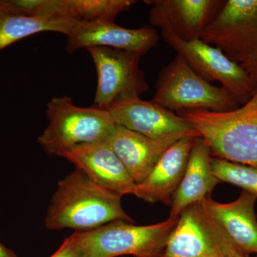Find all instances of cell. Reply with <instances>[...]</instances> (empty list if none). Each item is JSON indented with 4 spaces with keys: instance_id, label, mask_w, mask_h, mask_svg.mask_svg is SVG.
<instances>
[{
    "instance_id": "6da1fadb",
    "label": "cell",
    "mask_w": 257,
    "mask_h": 257,
    "mask_svg": "<svg viewBox=\"0 0 257 257\" xmlns=\"http://www.w3.org/2000/svg\"><path fill=\"white\" fill-rule=\"evenodd\" d=\"M120 196L103 188L76 168L59 182L52 196L45 226L49 229L89 231L112 221L133 222Z\"/></svg>"
},
{
    "instance_id": "7a4b0ae2",
    "label": "cell",
    "mask_w": 257,
    "mask_h": 257,
    "mask_svg": "<svg viewBox=\"0 0 257 257\" xmlns=\"http://www.w3.org/2000/svg\"><path fill=\"white\" fill-rule=\"evenodd\" d=\"M181 115L216 158L257 168V92L234 110L193 109Z\"/></svg>"
},
{
    "instance_id": "3957f363",
    "label": "cell",
    "mask_w": 257,
    "mask_h": 257,
    "mask_svg": "<svg viewBox=\"0 0 257 257\" xmlns=\"http://www.w3.org/2000/svg\"><path fill=\"white\" fill-rule=\"evenodd\" d=\"M49 124L38 142L49 155L62 157L76 147L106 141L116 124L108 109L79 107L72 99L54 97L47 104Z\"/></svg>"
},
{
    "instance_id": "277c9868",
    "label": "cell",
    "mask_w": 257,
    "mask_h": 257,
    "mask_svg": "<svg viewBox=\"0 0 257 257\" xmlns=\"http://www.w3.org/2000/svg\"><path fill=\"white\" fill-rule=\"evenodd\" d=\"M178 219L169 217L145 226L118 220L89 231H77L70 236L82 257H162Z\"/></svg>"
},
{
    "instance_id": "5b68a950",
    "label": "cell",
    "mask_w": 257,
    "mask_h": 257,
    "mask_svg": "<svg viewBox=\"0 0 257 257\" xmlns=\"http://www.w3.org/2000/svg\"><path fill=\"white\" fill-rule=\"evenodd\" d=\"M201 40L241 67L257 92V0H227Z\"/></svg>"
},
{
    "instance_id": "8992f818",
    "label": "cell",
    "mask_w": 257,
    "mask_h": 257,
    "mask_svg": "<svg viewBox=\"0 0 257 257\" xmlns=\"http://www.w3.org/2000/svg\"><path fill=\"white\" fill-rule=\"evenodd\" d=\"M151 101L172 111H228L240 106L226 89L203 79L179 55L161 71Z\"/></svg>"
},
{
    "instance_id": "52a82bcc",
    "label": "cell",
    "mask_w": 257,
    "mask_h": 257,
    "mask_svg": "<svg viewBox=\"0 0 257 257\" xmlns=\"http://www.w3.org/2000/svg\"><path fill=\"white\" fill-rule=\"evenodd\" d=\"M153 26L162 28L164 40L182 56L189 65L207 82L217 81L240 106L249 101L256 93L251 79L237 64L229 60L220 49L201 39L186 40L176 35L167 22L150 16Z\"/></svg>"
},
{
    "instance_id": "ba28073f",
    "label": "cell",
    "mask_w": 257,
    "mask_h": 257,
    "mask_svg": "<svg viewBox=\"0 0 257 257\" xmlns=\"http://www.w3.org/2000/svg\"><path fill=\"white\" fill-rule=\"evenodd\" d=\"M87 50L97 73L93 105L107 109L115 101L140 97L148 90V83L140 68V55L109 47H89Z\"/></svg>"
},
{
    "instance_id": "9c48e42d",
    "label": "cell",
    "mask_w": 257,
    "mask_h": 257,
    "mask_svg": "<svg viewBox=\"0 0 257 257\" xmlns=\"http://www.w3.org/2000/svg\"><path fill=\"white\" fill-rule=\"evenodd\" d=\"M107 109L116 124L152 140L178 141L199 138L185 118L152 101L128 98L115 101Z\"/></svg>"
},
{
    "instance_id": "30bf717a",
    "label": "cell",
    "mask_w": 257,
    "mask_h": 257,
    "mask_svg": "<svg viewBox=\"0 0 257 257\" xmlns=\"http://www.w3.org/2000/svg\"><path fill=\"white\" fill-rule=\"evenodd\" d=\"M66 36L69 52L102 47L128 51L140 57L156 46L159 40L158 34L153 27L127 29L109 20L75 22Z\"/></svg>"
},
{
    "instance_id": "8fae6325",
    "label": "cell",
    "mask_w": 257,
    "mask_h": 257,
    "mask_svg": "<svg viewBox=\"0 0 257 257\" xmlns=\"http://www.w3.org/2000/svg\"><path fill=\"white\" fill-rule=\"evenodd\" d=\"M61 157L103 188L120 197L135 195L137 184L106 141L76 147Z\"/></svg>"
},
{
    "instance_id": "7c38bea8",
    "label": "cell",
    "mask_w": 257,
    "mask_h": 257,
    "mask_svg": "<svg viewBox=\"0 0 257 257\" xmlns=\"http://www.w3.org/2000/svg\"><path fill=\"white\" fill-rule=\"evenodd\" d=\"M256 200V194L243 190L234 202L223 204L209 195L199 204L239 251L257 255Z\"/></svg>"
},
{
    "instance_id": "4fadbf2b",
    "label": "cell",
    "mask_w": 257,
    "mask_h": 257,
    "mask_svg": "<svg viewBox=\"0 0 257 257\" xmlns=\"http://www.w3.org/2000/svg\"><path fill=\"white\" fill-rule=\"evenodd\" d=\"M195 139L183 138L169 147L147 178L137 184L135 196L152 204H170L183 178Z\"/></svg>"
},
{
    "instance_id": "5bb4252c",
    "label": "cell",
    "mask_w": 257,
    "mask_h": 257,
    "mask_svg": "<svg viewBox=\"0 0 257 257\" xmlns=\"http://www.w3.org/2000/svg\"><path fill=\"white\" fill-rule=\"evenodd\" d=\"M137 184L141 183L175 140H155L116 124L106 140Z\"/></svg>"
},
{
    "instance_id": "9a60e30c",
    "label": "cell",
    "mask_w": 257,
    "mask_h": 257,
    "mask_svg": "<svg viewBox=\"0 0 257 257\" xmlns=\"http://www.w3.org/2000/svg\"><path fill=\"white\" fill-rule=\"evenodd\" d=\"M136 3L135 0H26L24 9L34 18L114 21L118 15Z\"/></svg>"
},
{
    "instance_id": "2e32d148",
    "label": "cell",
    "mask_w": 257,
    "mask_h": 257,
    "mask_svg": "<svg viewBox=\"0 0 257 257\" xmlns=\"http://www.w3.org/2000/svg\"><path fill=\"white\" fill-rule=\"evenodd\" d=\"M153 5L150 16L169 23L176 35L186 40L201 39L203 32L220 10L224 1L216 0H158L146 1Z\"/></svg>"
},
{
    "instance_id": "e0dca14e",
    "label": "cell",
    "mask_w": 257,
    "mask_h": 257,
    "mask_svg": "<svg viewBox=\"0 0 257 257\" xmlns=\"http://www.w3.org/2000/svg\"><path fill=\"white\" fill-rule=\"evenodd\" d=\"M211 152L202 138L194 140L183 178L171 203L170 216L179 218L192 204L205 199L219 180L211 170Z\"/></svg>"
},
{
    "instance_id": "ac0fdd59",
    "label": "cell",
    "mask_w": 257,
    "mask_h": 257,
    "mask_svg": "<svg viewBox=\"0 0 257 257\" xmlns=\"http://www.w3.org/2000/svg\"><path fill=\"white\" fill-rule=\"evenodd\" d=\"M218 253L199 203L189 206L179 215L163 257H212Z\"/></svg>"
},
{
    "instance_id": "d6986e66",
    "label": "cell",
    "mask_w": 257,
    "mask_h": 257,
    "mask_svg": "<svg viewBox=\"0 0 257 257\" xmlns=\"http://www.w3.org/2000/svg\"><path fill=\"white\" fill-rule=\"evenodd\" d=\"M75 22L27 16L13 10L7 0H0V51L40 32H59L67 35Z\"/></svg>"
},
{
    "instance_id": "ffe728a7",
    "label": "cell",
    "mask_w": 257,
    "mask_h": 257,
    "mask_svg": "<svg viewBox=\"0 0 257 257\" xmlns=\"http://www.w3.org/2000/svg\"><path fill=\"white\" fill-rule=\"evenodd\" d=\"M211 170L219 182H227L257 195V168L220 158L211 159Z\"/></svg>"
},
{
    "instance_id": "44dd1931",
    "label": "cell",
    "mask_w": 257,
    "mask_h": 257,
    "mask_svg": "<svg viewBox=\"0 0 257 257\" xmlns=\"http://www.w3.org/2000/svg\"><path fill=\"white\" fill-rule=\"evenodd\" d=\"M202 209L204 220L209 229V232L214 239V243L221 257H247L246 255L243 254L239 251L229 239L226 237V235L223 232L222 230L219 228L217 224L213 220L209 214L203 209L202 206L199 204Z\"/></svg>"
},
{
    "instance_id": "7402d4cb",
    "label": "cell",
    "mask_w": 257,
    "mask_h": 257,
    "mask_svg": "<svg viewBox=\"0 0 257 257\" xmlns=\"http://www.w3.org/2000/svg\"><path fill=\"white\" fill-rule=\"evenodd\" d=\"M50 257H82V255L72 238L69 236Z\"/></svg>"
},
{
    "instance_id": "603a6c76",
    "label": "cell",
    "mask_w": 257,
    "mask_h": 257,
    "mask_svg": "<svg viewBox=\"0 0 257 257\" xmlns=\"http://www.w3.org/2000/svg\"><path fill=\"white\" fill-rule=\"evenodd\" d=\"M0 257H18L10 248H7L3 243H0Z\"/></svg>"
},
{
    "instance_id": "cb8c5ba5",
    "label": "cell",
    "mask_w": 257,
    "mask_h": 257,
    "mask_svg": "<svg viewBox=\"0 0 257 257\" xmlns=\"http://www.w3.org/2000/svg\"><path fill=\"white\" fill-rule=\"evenodd\" d=\"M218 252H219V251H218ZM212 257H221V255L219 254V253H218L217 254L214 255V256H212Z\"/></svg>"
},
{
    "instance_id": "d4e9b609",
    "label": "cell",
    "mask_w": 257,
    "mask_h": 257,
    "mask_svg": "<svg viewBox=\"0 0 257 257\" xmlns=\"http://www.w3.org/2000/svg\"><path fill=\"white\" fill-rule=\"evenodd\" d=\"M255 257H257V255H256V256H255Z\"/></svg>"
},
{
    "instance_id": "484cf974",
    "label": "cell",
    "mask_w": 257,
    "mask_h": 257,
    "mask_svg": "<svg viewBox=\"0 0 257 257\" xmlns=\"http://www.w3.org/2000/svg\"><path fill=\"white\" fill-rule=\"evenodd\" d=\"M162 257H163V256H162Z\"/></svg>"
}]
</instances>
